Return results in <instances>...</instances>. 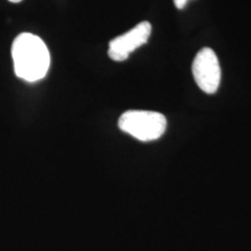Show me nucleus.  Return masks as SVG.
Instances as JSON below:
<instances>
[{"label": "nucleus", "instance_id": "3", "mask_svg": "<svg viewBox=\"0 0 251 251\" xmlns=\"http://www.w3.org/2000/svg\"><path fill=\"white\" fill-rule=\"evenodd\" d=\"M192 71L198 87L207 94H213L221 84L222 71L215 51L204 48L196 55Z\"/></svg>", "mask_w": 251, "mask_h": 251}, {"label": "nucleus", "instance_id": "2", "mask_svg": "<svg viewBox=\"0 0 251 251\" xmlns=\"http://www.w3.org/2000/svg\"><path fill=\"white\" fill-rule=\"evenodd\" d=\"M119 128L142 142L157 140L165 133L167 119L158 112L129 110L118 119Z\"/></svg>", "mask_w": 251, "mask_h": 251}, {"label": "nucleus", "instance_id": "5", "mask_svg": "<svg viewBox=\"0 0 251 251\" xmlns=\"http://www.w3.org/2000/svg\"><path fill=\"white\" fill-rule=\"evenodd\" d=\"M173 1H174V4H175L176 8L181 9L186 6L189 0H173Z\"/></svg>", "mask_w": 251, "mask_h": 251}, {"label": "nucleus", "instance_id": "6", "mask_svg": "<svg viewBox=\"0 0 251 251\" xmlns=\"http://www.w3.org/2000/svg\"><path fill=\"white\" fill-rule=\"evenodd\" d=\"M9 2H12V3H19L21 2L22 0H9Z\"/></svg>", "mask_w": 251, "mask_h": 251}, {"label": "nucleus", "instance_id": "4", "mask_svg": "<svg viewBox=\"0 0 251 251\" xmlns=\"http://www.w3.org/2000/svg\"><path fill=\"white\" fill-rule=\"evenodd\" d=\"M152 33V25L149 22L144 21L130 29L128 32L114 38L109 43L108 55L116 62L126 60L129 54L144 45Z\"/></svg>", "mask_w": 251, "mask_h": 251}, {"label": "nucleus", "instance_id": "1", "mask_svg": "<svg viewBox=\"0 0 251 251\" xmlns=\"http://www.w3.org/2000/svg\"><path fill=\"white\" fill-rule=\"evenodd\" d=\"M11 56L16 75L27 82L44 78L50 69V54L45 42L36 35H19L11 47Z\"/></svg>", "mask_w": 251, "mask_h": 251}]
</instances>
